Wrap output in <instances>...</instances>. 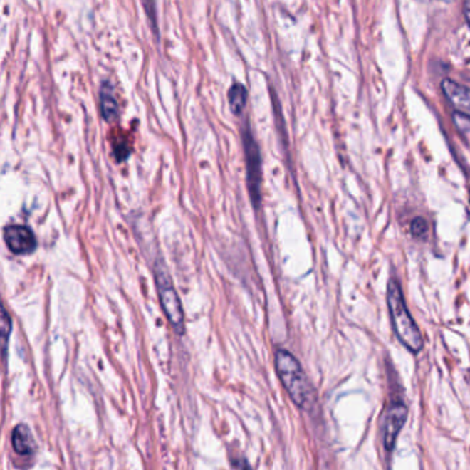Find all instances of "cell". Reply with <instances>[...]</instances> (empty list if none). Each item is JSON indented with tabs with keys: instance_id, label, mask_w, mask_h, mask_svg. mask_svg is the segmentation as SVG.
<instances>
[{
	"instance_id": "obj_1",
	"label": "cell",
	"mask_w": 470,
	"mask_h": 470,
	"mask_svg": "<svg viewBox=\"0 0 470 470\" xmlns=\"http://www.w3.org/2000/svg\"><path fill=\"white\" fill-rule=\"evenodd\" d=\"M386 299L392 327L397 340L411 353H419L425 345L424 337L407 308L406 299L397 280L392 278L389 281Z\"/></svg>"
},
{
	"instance_id": "obj_2",
	"label": "cell",
	"mask_w": 470,
	"mask_h": 470,
	"mask_svg": "<svg viewBox=\"0 0 470 470\" xmlns=\"http://www.w3.org/2000/svg\"><path fill=\"white\" fill-rule=\"evenodd\" d=\"M275 367L278 378L290 399L299 408H309L313 402L315 392L298 360L288 350L278 349L275 355Z\"/></svg>"
},
{
	"instance_id": "obj_3",
	"label": "cell",
	"mask_w": 470,
	"mask_h": 470,
	"mask_svg": "<svg viewBox=\"0 0 470 470\" xmlns=\"http://www.w3.org/2000/svg\"><path fill=\"white\" fill-rule=\"evenodd\" d=\"M155 281H156L159 299L162 303V309H163L166 318L169 319L172 328L178 334H184L185 333V318H184L182 303L177 294V290L172 284V280H171L167 269L162 263H157L155 266Z\"/></svg>"
},
{
	"instance_id": "obj_4",
	"label": "cell",
	"mask_w": 470,
	"mask_h": 470,
	"mask_svg": "<svg viewBox=\"0 0 470 470\" xmlns=\"http://www.w3.org/2000/svg\"><path fill=\"white\" fill-rule=\"evenodd\" d=\"M241 141L244 162L247 171V188L251 196L253 204L258 207L261 203V184H262V157L256 144V137L249 126L241 130Z\"/></svg>"
},
{
	"instance_id": "obj_5",
	"label": "cell",
	"mask_w": 470,
	"mask_h": 470,
	"mask_svg": "<svg viewBox=\"0 0 470 470\" xmlns=\"http://www.w3.org/2000/svg\"><path fill=\"white\" fill-rule=\"evenodd\" d=\"M4 243L7 249L16 256L31 254L36 249L35 234L22 225H11L4 229Z\"/></svg>"
},
{
	"instance_id": "obj_6",
	"label": "cell",
	"mask_w": 470,
	"mask_h": 470,
	"mask_svg": "<svg viewBox=\"0 0 470 470\" xmlns=\"http://www.w3.org/2000/svg\"><path fill=\"white\" fill-rule=\"evenodd\" d=\"M408 409L403 403H396L390 407L386 414L384 424V447L386 451H393L397 437L404 427Z\"/></svg>"
},
{
	"instance_id": "obj_7",
	"label": "cell",
	"mask_w": 470,
	"mask_h": 470,
	"mask_svg": "<svg viewBox=\"0 0 470 470\" xmlns=\"http://www.w3.org/2000/svg\"><path fill=\"white\" fill-rule=\"evenodd\" d=\"M442 88L452 107L458 112L470 116V88L451 79L443 80Z\"/></svg>"
},
{
	"instance_id": "obj_8",
	"label": "cell",
	"mask_w": 470,
	"mask_h": 470,
	"mask_svg": "<svg viewBox=\"0 0 470 470\" xmlns=\"http://www.w3.org/2000/svg\"><path fill=\"white\" fill-rule=\"evenodd\" d=\"M100 110L101 116L107 123H113L119 119L120 110L113 93V87L109 82H103L100 88Z\"/></svg>"
},
{
	"instance_id": "obj_9",
	"label": "cell",
	"mask_w": 470,
	"mask_h": 470,
	"mask_svg": "<svg viewBox=\"0 0 470 470\" xmlns=\"http://www.w3.org/2000/svg\"><path fill=\"white\" fill-rule=\"evenodd\" d=\"M11 443L13 449L16 454L21 456H31L35 449H36V443L33 440L32 432L26 425H19L14 427L13 434H11Z\"/></svg>"
},
{
	"instance_id": "obj_10",
	"label": "cell",
	"mask_w": 470,
	"mask_h": 470,
	"mask_svg": "<svg viewBox=\"0 0 470 470\" xmlns=\"http://www.w3.org/2000/svg\"><path fill=\"white\" fill-rule=\"evenodd\" d=\"M228 100H229V107L232 113L236 116H240L246 108L247 104V90L246 87L236 82L234 85H231L229 91H228Z\"/></svg>"
},
{
	"instance_id": "obj_11",
	"label": "cell",
	"mask_w": 470,
	"mask_h": 470,
	"mask_svg": "<svg viewBox=\"0 0 470 470\" xmlns=\"http://www.w3.org/2000/svg\"><path fill=\"white\" fill-rule=\"evenodd\" d=\"M452 122L454 126L458 130V132L461 134V137L468 142L470 145V116L461 113V112H455L452 115Z\"/></svg>"
},
{
	"instance_id": "obj_12",
	"label": "cell",
	"mask_w": 470,
	"mask_h": 470,
	"mask_svg": "<svg viewBox=\"0 0 470 470\" xmlns=\"http://www.w3.org/2000/svg\"><path fill=\"white\" fill-rule=\"evenodd\" d=\"M142 7L145 10V16L150 21V29L156 38V41H159V24H157V13H156V3L155 0H141Z\"/></svg>"
},
{
	"instance_id": "obj_13",
	"label": "cell",
	"mask_w": 470,
	"mask_h": 470,
	"mask_svg": "<svg viewBox=\"0 0 470 470\" xmlns=\"http://www.w3.org/2000/svg\"><path fill=\"white\" fill-rule=\"evenodd\" d=\"M11 333V320L7 315L6 310H3V316H1V338H3V352L6 356V350H7V341H9V335Z\"/></svg>"
},
{
	"instance_id": "obj_14",
	"label": "cell",
	"mask_w": 470,
	"mask_h": 470,
	"mask_svg": "<svg viewBox=\"0 0 470 470\" xmlns=\"http://www.w3.org/2000/svg\"><path fill=\"white\" fill-rule=\"evenodd\" d=\"M427 221L424 218L418 216V218H415L411 222V232H412V235L415 236V237H424L425 234H427Z\"/></svg>"
},
{
	"instance_id": "obj_15",
	"label": "cell",
	"mask_w": 470,
	"mask_h": 470,
	"mask_svg": "<svg viewBox=\"0 0 470 470\" xmlns=\"http://www.w3.org/2000/svg\"><path fill=\"white\" fill-rule=\"evenodd\" d=\"M464 13H465V19H466V21H468L470 26V0H465V4H464Z\"/></svg>"
},
{
	"instance_id": "obj_16",
	"label": "cell",
	"mask_w": 470,
	"mask_h": 470,
	"mask_svg": "<svg viewBox=\"0 0 470 470\" xmlns=\"http://www.w3.org/2000/svg\"><path fill=\"white\" fill-rule=\"evenodd\" d=\"M469 199H470V191H469Z\"/></svg>"
}]
</instances>
